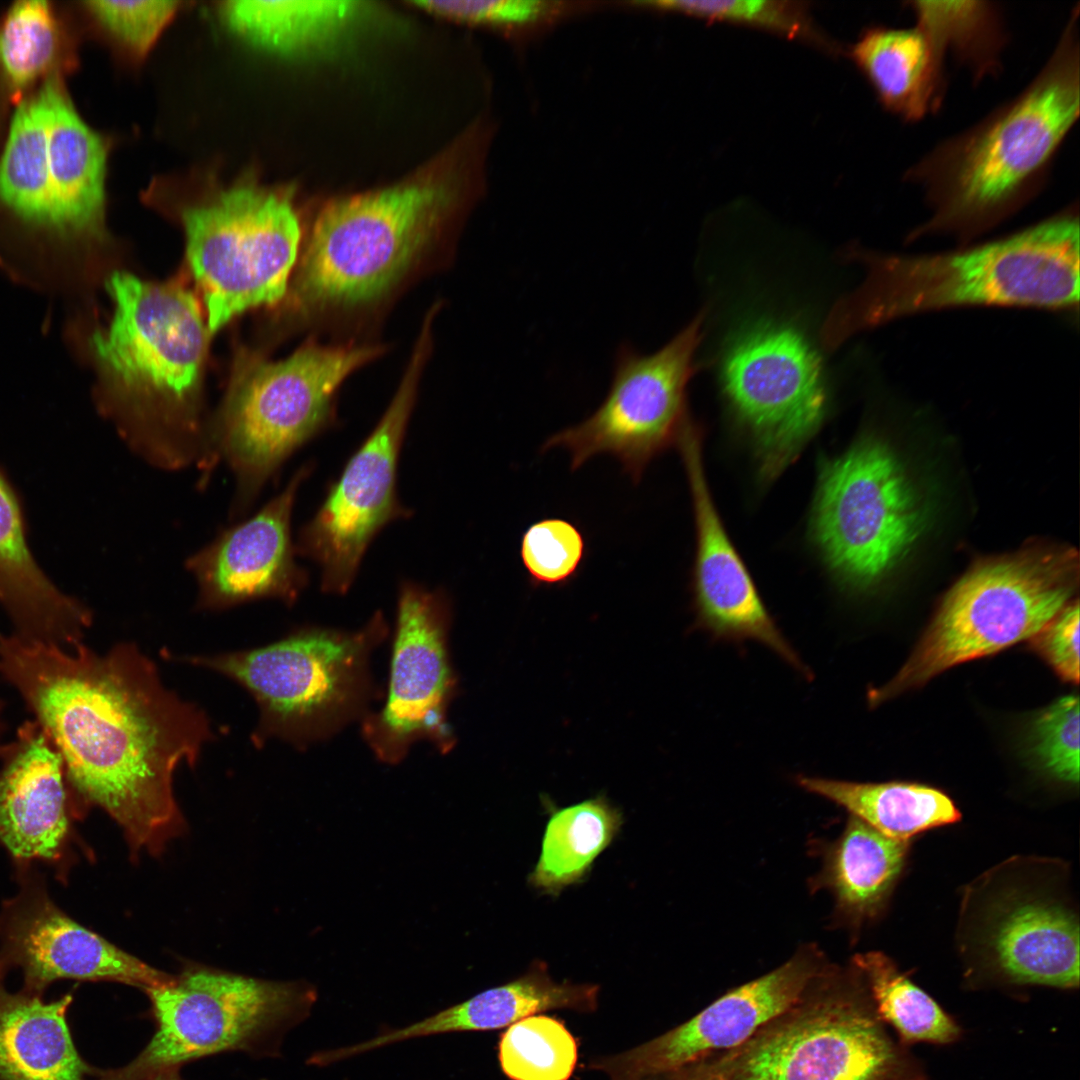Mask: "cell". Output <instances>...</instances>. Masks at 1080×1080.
<instances>
[{
  "label": "cell",
  "instance_id": "603a6c76",
  "mask_svg": "<svg viewBox=\"0 0 1080 1080\" xmlns=\"http://www.w3.org/2000/svg\"><path fill=\"white\" fill-rule=\"evenodd\" d=\"M57 247L103 234L107 144L78 114L59 73L41 85Z\"/></svg>",
  "mask_w": 1080,
  "mask_h": 1080
},
{
  "label": "cell",
  "instance_id": "484cf974",
  "mask_svg": "<svg viewBox=\"0 0 1080 1080\" xmlns=\"http://www.w3.org/2000/svg\"><path fill=\"white\" fill-rule=\"evenodd\" d=\"M910 841L891 838L850 816L841 835L826 844L814 890L834 897V920L856 938L884 913L906 865Z\"/></svg>",
  "mask_w": 1080,
  "mask_h": 1080
},
{
  "label": "cell",
  "instance_id": "4dcf8cb0",
  "mask_svg": "<svg viewBox=\"0 0 1080 1080\" xmlns=\"http://www.w3.org/2000/svg\"><path fill=\"white\" fill-rule=\"evenodd\" d=\"M903 6L941 58L953 57L975 85L1002 72L1009 32L999 3L909 0Z\"/></svg>",
  "mask_w": 1080,
  "mask_h": 1080
},
{
  "label": "cell",
  "instance_id": "4fadbf2b",
  "mask_svg": "<svg viewBox=\"0 0 1080 1080\" xmlns=\"http://www.w3.org/2000/svg\"><path fill=\"white\" fill-rule=\"evenodd\" d=\"M183 223L211 332L249 308L282 298L301 234L286 197L237 185L185 210Z\"/></svg>",
  "mask_w": 1080,
  "mask_h": 1080
},
{
  "label": "cell",
  "instance_id": "1f68e13d",
  "mask_svg": "<svg viewBox=\"0 0 1080 1080\" xmlns=\"http://www.w3.org/2000/svg\"><path fill=\"white\" fill-rule=\"evenodd\" d=\"M357 1H229L228 25L255 45L282 54L326 47L361 11Z\"/></svg>",
  "mask_w": 1080,
  "mask_h": 1080
},
{
  "label": "cell",
  "instance_id": "cb8c5ba5",
  "mask_svg": "<svg viewBox=\"0 0 1080 1080\" xmlns=\"http://www.w3.org/2000/svg\"><path fill=\"white\" fill-rule=\"evenodd\" d=\"M599 990L597 984L557 982L544 962L535 961L523 975L508 983L482 991L418 1022L383 1031L361 1043L336 1048L334 1054L341 1061L414 1038L497 1030L549 1010L592 1013L598 1008Z\"/></svg>",
  "mask_w": 1080,
  "mask_h": 1080
},
{
  "label": "cell",
  "instance_id": "b9f144b4",
  "mask_svg": "<svg viewBox=\"0 0 1080 1080\" xmlns=\"http://www.w3.org/2000/svg\"><path fill=\"white\" fill-rule=\"evenodd\" d=\"M1031 645L1064 681H1079V603H1068L1031 638Z\"/></svg>",
  "mask_w": 1080,
  "mask_h": 1080
},
{
  "label": "cell",
  "instance_id": "d590c367",
  "mask_svg": "<svg viewBox=\"0 0 1080 1080\" xmlns=\"http://www.w3.org/2000/svg\"><path fill=\"white\" fill-rule=\"evenodd\" d=\"M498 1059L511 1080H569L578 1061V1045L565 1025L534 1014L501 1034Z\"/></svg>",
  "mask_w": 1080,
  "mask_h": 1080
},
{
  "label": "cell",
  "instance_id": "7bdbcfd3",
  "mask_svg": "<svg viewBox=\"0 0 1080 1080\" xmlns=\"http://www.w3.org/2000/svg\"><path fill=\"white\" fill-rule=\"evenodd\" d=\"M643 1080H720L695 1066L684 1067L671 1072L652 1076Z\"/></svg>",
  "mask_w": 1080,
  "mask_h": 1080
},
{
  "label": "cell",
  "instance_id": "ba28073f",
  "mask_svg": "<svg viewBox=\"0 0 1080 1080\" xmlns=\"http://www.w3.org/2000/svg\"><path fill=\"white\" fill-rule=\"evenodd\" d=\"M704 1070L720 1080H920L851 963L831 964L791 1009Z\"/></svg>",
  "mask_w": 1080,
  "mask_h": 1080
},
{
  "label": "cell",
  "instance_id": "9c48e42d",
  "mask_svg": "<svg viewBox=\"0 0 1080 1080\" xmlns=\"http://www.w3.org/2000/svg\"><path fill=\"white\" fill-rule=\"evenodd\" d=\"M381 351L309 344L284 360H256L239 370L208 431L210 464L222 457L236 480L235 515L293 452L327 427L336 389Z\"/></svg>",
  "mask_w": 1080,
  "mask_h": 1080
},
{
  "label": "cell",
  "instance_id": "277c9868",
  "mask_svg": "<svg viewBox=\"0 0 1080 1080\" xmlns=\"http://www.w3.org/2000/svg\"><path fill=\"white\" fill-rule=\"evenodd\" d=\"M106 287L114 314L90 346L118 396L135 407L125 442L159 468L203 464L208 437L193 404L206 330L196 299L126 272L113 273Z\"/></svg>",
  "mask_w": 1080,
  "mask_h": 1080
},
{
  "label": "cell",
  "instance_id": "52a82bcc",
  "mask_svg": "<svg viewBox=\"0 0 1080 1080\" xmlns=\"http://www.w3.org/2000/svg\"><path fill=\"white\" fill-rule=\"evenodd\" d=\"M458 194L450 178L422 176L330 202L314 223L297 296L318 307L378 299L429 246Z\"/></svg>",
  "mask_w": 1080,
  "mask_h": 1080
},
{
  "label": "cell",
  "instance_id": "9a60e30c",
  "mask_svg": "<svg viewBox=\"0 0 1080 1080\" xmlns=\"http://www.w3.org/2000/svg\"><path fill=\"white\" fill-rule=\"evenodd\" d=\"M721 381L752 439L762 479L773 480L823 420L826 396L818 354L797 329L760 323L729 344Z\"/></svg>",
  "mask_w": 1080,
  "mask_h": 1080
},
{
  "label": "cell",
  "instance_id": "d6986e66",
  "mask_svg": "<svg viewBox=\"0 0 1080 1080\" xmlns=\"http://www.w3.org/2000/svg\"><path fill=\"white\" fill-rule=\"evenodd\" d=\"M448 616L441 593L412 583L401 586L386 704L365 726L382 760H399L419 738L441 748L452 743L445 721L454 688L446 645Z\"/></svg>",
  "mask_w": 1080,
  "mask_h": 1080
},
{
  "label": "cell",
  "instance_id": "ffe728a7",
  "mask_svg": "<svg viewBox=\"0 0 1080 1080\" xmlns=\"http://www.w3.org/2000/svg\"><path fill=\"white\" fill-rule=\"evenodd\" d=\"M678 444L693 499L696 558L693 571L695 627L713 639L758 641L806 677L810 672L766 609L713 503L702 458V433L692 422Z\"/></svg>",
  "mask_w": 1080,
  "mask_h": 1080
},
{
  "label": "cell",
  "instance_id": "8fae6325",
  "mask_svg": "<svg viewBox=\"0 0 1080 1080\" xmlns=\"http://www.w3.org/2000/svg\"><path fill=\"white\" fill-rule=\"evenodd\" d=\"M927 503L896 452L880 438L857 441L823 462L812 536L842 586L872 588L922 537Z\"/></svg>",
  "mask_w": 1080,
  "mask_h": 1080
},
{
  "label": "cell",
  "instance_id": "6da1fadb",
  "mask_svg": "<svg viewBox=\"0 0 1080 1080\" xmlns=\"http://www.w3.org/2000/svg\"><path fill=\"white\" fill-rule=\"evenodd\" d=\"M0 675L60 755L69 787L120 825L134 855L159 854L183 831L173 773L198 760L210 725L137 648L100 655L82 641L0 633Z\"/></svg>",
  "mask_w": 1080,
  "mask_h": 1080
},
{
  "label": "cell",
  "instance_id": "d4e9b609",
  "mask_svg": "<svg viewBox=\"0 0 1080 1080\" xmlns=\"http://www.w3.org/2000/svg\"><path fill=\"white\" fill-rule=\"evenodd\" d=\"M0 607L13 633L71 646L82 641L91 613L44 573L27 541L20 498L0 468Z\"/></svg>",
  "mask_w": 1080,
  "mask_h": 1080
},
{
  "label": "cell",
  "instance_id": "7402d4cb",
  "mask_svg": "<svg viewBox=\"0 0 1080 1080\" xmlns=\"http://www.w3.org/2000/svg\"><path fill=\"white\" fill-rule=\"evenodd\" d=\"M0 770V846L17 865L64 858L71 824L63 763L37 723L22 729Z\"/></svg>",
  "mask_w": 1080,
  "mask_h": 1080
},
{
  "label": "cell",
  "instance_id": "74e56055",
  "mask_svg": "<svg viewBox=\"0 0 1080 1080\" xmlns=\"http://www.w3.org/2000/svg\"><path fill=\"white\" fill-rule=\"evenodd\" d=\"M585 556L583 532L563 518L538 520L521 537V561L534 587L568 584L578 575Z\"/></svg>",
  "mask_w": 1080,
  "mask_h": 1080
},
{
  "label": "cell",
  "instance_id": "2e32d148",
  "mask_svg": "<svg viewBox=\"0 0 1080 1080\" xmlns=\"http://www.w3.org/2000/svg\"><path fill=\"white\" fill-rule=\"evenodd\" d=\"M427 341L421 335L388 409L299 533L296 551L319 565L325 592L345 593L376 534L389 522L409 516L397 496V464Z\"/></svg>",
  "mask_w": 1080,
  "mask_h": 1080
},
{
  "label": "cell",
  "instance_id": "7a4b0ae2",
  "mask_svg": "<svg viewBox=\"0 0 1080 1080\" xmlns=\"http://www.w3.org/2000/svg\"><path fill=\"white\" fill-rule=\"evenodd\" d=\"M1077 2L1034 77L982 118L937 142L907 167L931 210L914 234H976L1010 216L1048 184L1080 114Z\"/></svg>",
  "mask_w": 1080,
  "mask_h": 1080
},
{
  "label": "cell",
  "instance_id": "ee69618b",
  "mask_svg": "<svg viewBox=\"0 0 1080 1080\" xmlns=\"http://www.w3.org/2000/svg\"><path fill=\"white\" fill-rule=\"evenodd\" d=\"M4 732H5L4 710H3V703L0 700V752H2V749H3L2 741H3V737H4Z\"/></svg>",
  "mask_w": 1080,
  "mask_h": 1080
},
{
  "label": "cell",
  "instance_id": "e0dca14e",
  "mask_svg": "<svg viewBox=\"0 0 1080 1080\" xmlns=\"http://www.w3.org/2000/svg\"><path fill=\"white\" fill-rule=\"evenodd\" d=\"M829 966L816 944H805L781 966L733 988L690 1020L633 1048L588 1062L607 1080H643L731 1051L802 1000Z\"/></svg>",
  "mask_w": 1080,
  "mask_h": 1080
},
{
  "label": "cell",
  "instance_id": "3957f363",
  "mask_svg": "<svg viewBox=\"0 0 1080 1080\" xmlns=\"http://www.w3.org/2000/svg\"><path fill=\"white\" fill-rule=\"evenodd\" d=\"M857 256L867 273L833 308L823 334L830 347L860 330L918 312L970 305L1058 309L1078 304L1077 207L957 252Z\"/></svg>",
  "mask_w": 1080,
  "mask_h": 1080
},
{
  "label": "cell",
  "instance_id": "7c38bea8",
  "mask_svg": "<svg viewBox=\"0 0 1080 1080\" xmlns=\"http://www.w3.org/2000/svg\"><path fill=\"white\" fill-rule=\"evenodd\" d=\"M380 616L364 630H310L265 647L189 662L220 672L248 690L260 709L256 736L313 737L354 712L365 691L369 651L383 632Z\"/></svg>",
  "mask_w": 1080,
  "mask_h": 1080
},
{
  "label": "cell",
  "instance_id": "ab89813d",
  "mask_svg": "<svg viewBox=\"0 0 1080 1080\" xmlns=\"http://www.w3.org/2000/svg\"><path fill=\"white\" fill-rule=\"evenodd\" d=\"M1034 750L1042 766L1055 779L1070 785L1079 782V699H1058L1036 718Z\"/></svg>",
  "mask_w": 1080,
  "mask_h": 1080
},
{
  "label": "cell",
  "instance_id": "5bb4252c",
  "mask_svg": "<svg viewBox=\"0 0 1080 1080\" xmlns=\"http://www.w3.org/2000/svg\"><path fill=\"white\" fill-rule=\"evenodd\" d=\"M702 322L700 314L649 355L622 345L600 406L582 422L550 436L542 451L565 449L572 471L597 455L608 454L638 483L648 464L678 442L690 421L687 387L696 372L694 356Z\"/></svg>",
  "mask_w": 1080,
  "mask_h": 1080
},
{
  "label": "cell",
  "instance_id": "83f0119b",
  "mask_svg": "<svg viewBox=\"0 0 1080 1080\" xmlns=\"http://www.w3.org/2000/svg\"><path fill=\"white\" fill-rule=\"evenodd\" d=\"M849 54L880 105L898 119L919 122L941 109L947 62L918 26L872 25L860 34Z\"/></svg>",
  "mask_w": 1080,
  "mask_h": 1080
},
{
  "label": "cell",
  "instance_id": "8d00e7d4",
  "mask_svg": "<svg viewBox=\"0 0 1080 1080\" xmlns=\"http://www.w3.org/2000/svg\"><path fill=\"white\" fill-rule=\"evenodd\" d=\"M415 6L457 20L486 24L514 42L534 39L592 3L559 1H414Z\"/></svg>",
  "mask_w": 1080,
  "mask_h": 1080
},
{
  "label": "cell",
  "instance_id": "5b68a950",
  "mask_svg": "<svg viewBox=\"0 0 1080 1080\" xmlns=\"http://www.w3.org/2000/svg\"><path fill=\"white\" fill-rule=\"evenodd\" d=\"M1068 866L1016 856L963 890L958 952L973 977L1012 985H1079V919Z\"/></svg>",
  "mask_w": 1080,
  "mask_h": 1080
},
{
  "label": "cell",
  "instance_id": "d6a6232c",
  "mask_svg": "<svg viewBox=\"0 0 1080 1080\" xmlns=\"http://www.w3.org/2000/svg\"><path fill=\"white\" fill-rule=\"evenodd\" d=\"M622 823L621 812L603 795L553 809L528 883L544 893L557 895L566 886L581 881Z\"/></svg>",
  "mask_w": 1080,
  "mask_h": 1080
},
{
  "label": "cell",
  "instance_id": "8992f818",
  "mask_svg": "<svg viewBox=\"0 0 1080 1080\" xmlns=\"http://www.w3.org/2000/svg\"><path fill=\"white\" fill-rule=\"evenodd\" d=\"M1078 568L1076 551L1063 547L1033 548L978 563L945 595L896 676L869 692L870 704L1031 639L1072 601Z\"/></svg>",
  "mask_w": 1080,
  "mask_h": 1080
},
{
  "label": "cell",
  "instance_id": "f6af8a7d",
  "mask_svg": "<svg viewBox=\"0 0 1080 1080\" xmlns=\"http://www.w3.org/2000/svg\"><path fill=\"white\" fill-rule=\"evenodd\" d=\"M149 1080H181V1079L178 1076V1072H171V1073L161 1074V1075L156 1076L154 1078H151Z\"/></svg>",
  "mask_w": 1080,
  "mask_h": 1080
},
{
  "label": "cell",
  "instance_id": "30bf717a",
  "mask_svg": "<svg viewBox=\"0 0 1080 1080\" xmlns=\"http://www.w3.org/2000/svg\"><path fill=\"white\" fill-rule=\"evenodd\" d=\"M156 1031L128 1064L96 1080H149L198 1058L226 1051L278 1055L286 1032L305 1020L313 985L190 967L164 987L145 991Z\"/></svg>",
  "mask_w": 1080,
  "mask_h": 1080
},
{
  "label": "cell",
  "instance_id": "e575fe53",
  "mask_svg": "<svg viewBox=\"0 0 1080 1080\" xmlns=\"http://www.w3.org/2000/svg\"><path fill=\"white\" fill-rule=\"evenodd\" d=\"M63 31L49 1L20 0L0 17V77L12 94L56 73Z\"/></svg>",
  "mask_w": 1080,
  "mask_h": 1080
},
{
  "label": "cell",
  "instance_id": "f1b7e54d",
  "mask_svg": "<svg viewBox=\"0 0 1080 1080\" xmlns=\"http://www.w3.org/2000/svg\"><path fill=\"white\" fill-rule=\"evenodd\" d=\"M796 784L898 840L910 841L920 833L961 819L958 807L945 792L925 784L860 783L806 775H798Z\"/></svg>",
  "mask_w": 1080,
  "mask_h": 1080
},
{
  "label": "cell",
  "instance_id": "4316f807",
  "mask_svg": "<svg viewBox=\"0 0 1080 1080\" xmlns=\"http://www.w3.org/2000/svg\"><path fill=\"white\" fill-rule=\"evenodd\" d=\"M0 964V1080H96L80 1055L67 1013L73 994L53 1000L5 984Z\"/></svg>",
  "mask_w": 1080,
  "mask_h": 1080
},
{
  "label": "cell",
  "instance_id": "60d3db41",
  "mask_svg": "<svg viewBox=\"0 0 1080 1080\" xmlns=\"http://www.w3.org/2000/svg\"><path fill=\"white\" fill-rule=\"evenodd\" d=\"M177 1H86L92 16L137 56L152 47L177 11Z\"/></svg>",
  "mask_w": 1080,
  "mask_h": 1080
},
{
  "label": "cell",
  "instance_id": "836d02e7",
  "mask_svg": "<svg viewBox=\"0 0 1080 1080\" xmlns=\"http://www.w3.org/2000/svg\"><path fill=\"white\" fill-rule=\"evenodd\" d=\"M851 963L860 972L878 1017L904 1042L947 1044L958 1039L957 1023L887 955L860 953Z\"/></svg>",
  "mask_w": 1080,
  "mask_h": 1080
},
{
  "label": "cell",
  "instance_id": "44dd1931",
  "mask_svg": "<svg viewBox=\"0 0 1080 1080\" xmlns=\"http://www.w3.org/2000/svg\"><path fill=\"white\" fill-rule=\"evenodd\" d=\"M305 464L285 489L254 516L224 531L193 554L187 569L199 586V604L225 608L249 600H296L307 574L295 562L291 514L297 491L312 471Z\"/></svg>",
  "mask_w": 1080,
  "mask_h": 1080
},
{
  "label": "cell",
  "instance_id": "f546056e",
  "mask_svg": "<svg viewBox=\"0 0 1080 1080\" xmlns=\"http://www.w3.org/2000/svg\"><path fill=\"white\" fill-rule=\"evenodd\" d=\"M0 206L56 242L48 169V127L40 88L16 108L0 155Z\"/></svg>",
  "mask_w": 1080,
  "mask_h": 1080
},
{
  "label": "cell",
  "instance_id": "ac0fdd59",
  "mask_svg": "<svg viewBox=\"0 0 1080 1080\" xmlns=\"http://www.w3.org/2000/svg\"><path fill=\"white\" fill-rule=\"evenodd\" d=\"M18 889L0 907V964L21 972L23 990L44 995L55 981H112L147 991L175 976L121 950L68 916L30 864L17 865Z\"/></svg>",
  "mask_w": 1080,
  "mask_h": 1080
},
{
  "label": "cell",
  "instance_id": "f35d334b",
  "mask_svg": "<svg viewBox=\"0 0 1080 1080\" xmlns=\"http://www.w3.org/2000/svg\"><path fill=\"white\" fill-rule=\"evenodd\" d=\"M651 8L765 28L785 36L817 39L805 8L788 1H659Z\"/></svg>",
  "mask_w": 1080,
  "mask_h": 1080
}]
</instances>
